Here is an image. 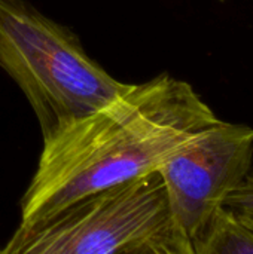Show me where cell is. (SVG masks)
<instances>
[{"mask_svg":"<svg viewBox=\"0 0 253 254\" xmlns=\"http://www.w3.org/2000/svg\"><path fill=\"white\" fill-rule=\"evenodd\" d=\"M0 67L24 92L43 138L127 88L86 54L73 31L24 0H0Z\"/></svg>","mask_w":253,"mask_h":254,"instance_id":"cell-3","label":"cell"},{"mask_svg":"<svg viewBox=\"0 0 253 254\" xmlns=\"http://www.w3.org/2000/svg\"><path fill=\"white\" fill-rule=\"evenodd\" d=\"M192 250L194 254H253V231L236 210L224 205L215 211Z\"/></svg>","mask_w":253,"mask_h":254,"instance_id":"cell-5","label":"cell"},{"mask_svg":"<svg viewBox=\"0 0 253 254\" xmlns=\"http://www.w3.org/2000/svg\"><path fill=\"white\" fill-rule=\"evenodd\" d=\"M225 205L237 210V211H246L253 210V177L251 176L240 188H237L225 201Z\"/></svg>","mask_w":253,"mask_h":254,"instance_id":"cell-6","label":"cell"},{"mask_svg":"<svg viewBox=\"0 0 253 254\" xmlns=\"http://www.w3.org/2000/svg\"><path fill=\"white\" fill-rule=\"evenodd\" d=\"M237 211V210H236ZM242 220L253 231V210H246V211H237Z\"/></svg>","mask_w":253,"mask_h":254,"instance_id":"cell-7","label":"cell"},{"mask_svg":"<svg viewBox=\"0 0 253 254\" xmlns=\"http://www.w3.org/2000/svg\"><path fill=\"white\" fill-rule=\"evenodd\" d=\"M0 254H194L163 177L152 171L92 192L16 232Z\"/></svg>","mask_w":253,"mask_h":254,"instance_id":"cell-2","label":"cell"},{"mask_svg":"<svg viewBox=\"0 0 253 254\" xmlns=\"http://www.w3.org/2000/svg\"><path fill=\"white\" fill-rule=\"evenodd\" d=\"M218 116L185 80L157 76L43 138L21 201L30 226L79 198L157 171Z\"/></svg>","mask_w":253,"mask_h":254,"instance_id":"cell-1","label":"cell"},{"mask_svg":"<svg viewBox=\"0 0 253 254\" xmlns=\"http://www.w3.org/2000/svg\"><path fill=\"white\" fill-rule=\"evenodd\" d=\"M252 164L253 128L218 119L160 165L174 220L191 246L252 176Z\"/></svg>","mask_w":253,"mask_h":254,"instance_id":"cell-4","label":"cell"}]
</instances>
